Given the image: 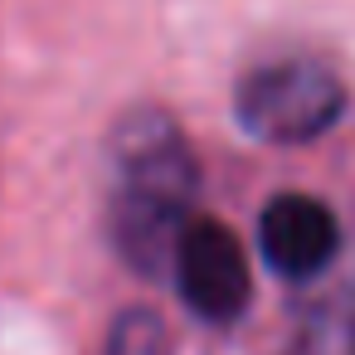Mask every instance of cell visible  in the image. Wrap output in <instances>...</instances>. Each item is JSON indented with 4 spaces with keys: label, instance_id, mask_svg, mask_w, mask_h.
I'll return each mask as SVG.
<instances>
[{
    "label": "cell",
    "instance_id": "7a4b0ae2",
    "mask_svg": "<svg viewBox=\"0 0 355 355\" xmlns=\"http://www.w3.org/2000/svg\"><path fill=\"white\" fill-rule=\"evenodd\" d=\"M340 107H345V88L316 59L263 64L239 83V98H234L239 127L272 146L316 141L340 117Z\"/></svg>",
    "mask_w": 355,
    "mask_h": 355
},
{
    "label": "cell",
    "instance_id": "5b68a950",
    "mask_svg": "<svg viewBox=\"0 0 355 355\" xmlns=\"http://www.w3.org/2000/svg\"><path fill=\"white\" fill-rule=\"evenodd\" d=\"M103 355H171V340H166V326L156 311L146 306H132L112 321L107 331V350Z\"/></svg>",
    "mask_w": 355,
    "mask_h": 355
},
{
    "label": "cell",
    "instance_id": "6da1fadb",
    "mask_svg": "<svg viewBox=\"0 0 355 355\" xmlns=\"http://www.w3.org/2000/svg\"><path fill=\"white\" fill-rule=\"evenodd\" d=\"M112 161H117L112 239L137 272H161L185 234V214L195 200V156L166 112L141 107L117 127Z\"/></svg>",
    "mask_w": 355,
    "mask_h": 355
},
{
    "label": "cell",
    "instance_id": "277c9868",
    "mask_svg": "<svg viewBox=\"0 0 355 355\" xmlns=\"http://www.w3.org/2000/svg\"><path fill=\"white\" fill-rule=\"evenodd\" d=\"M258 248L272 272L282 277H311L321 272L340 248L336 214L311 195H277L258 214Z\"/></svg>",
    "mask_w": 355,
    "mask_h": 355
},
{
    "label": "cell",
    "instance_id": "3957f363",
    "mask_svg": "<svg viewBox=\"0 0 355 355\" xmlns=\"http://www.w3.org/2000/svg\"><path fill=\"white\" fill-rule=\"evenodd\" d=\"M175 282L180 297L195 316L205 321H234L248 297H253V277H248V258L239 248V239L214 224V219H190L175 248Z\"/></svg>",
    "mask_w": 355,
    "mask_h": 355
}]
</instances>
